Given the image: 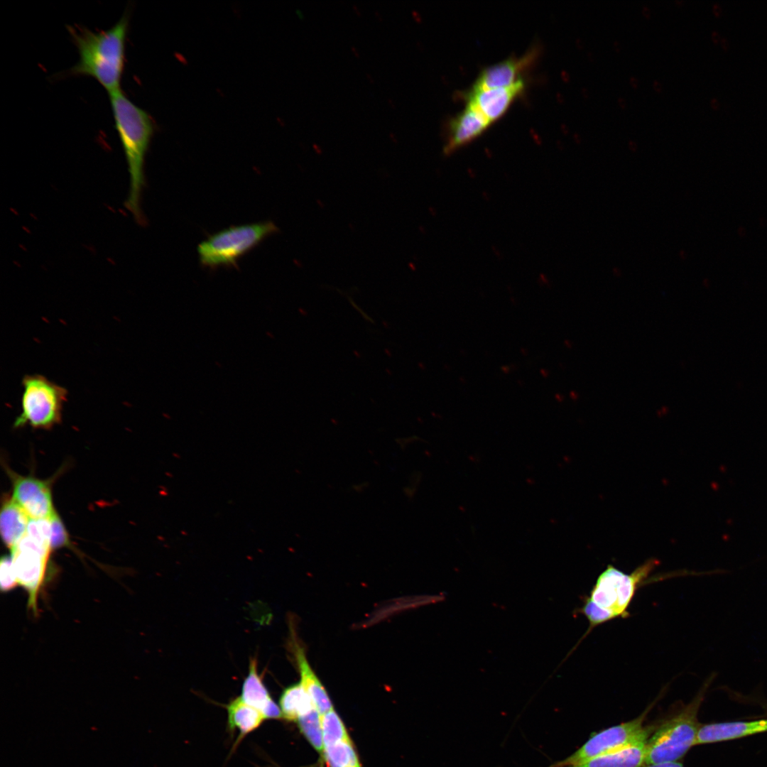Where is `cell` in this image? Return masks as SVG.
<instances>
[{
  "label": "cell",
  "instance_id": "6da1fadb",
  "mask_svg": "<svg viewBox=\"0 0 767 767\" xmlns=\"http://www.w3.org/2000/svg\"><path fill=\"white\" fill-rule=\"evenodd\" d=\"M129 21L128 11L106 30L94 31L85 27L68 26L67 30L79 53V60L68 73L93 77L109 94L121 89Z\"/></svg>",
  "mask_w": 767,
  "mask_h": 767
},
{
  "label": "cell",
  "instance_id": "7a4b0ae2",
  "mask_svg": "<svg viewBox=\"0 0 767 767\" xmlns=\"http://www.w3.org/2000/svg\"><path fill=\"white\" fill-rule=\"evenodd\" d=\"M109 95L115 129L129 175V190L124 205L135 220L143 224L141 196L145 184L144 163L154 131L153 123L150 115L130 100L121 89Z\"/></svg>",
  "mask_w": 767,
  "mask_h": 767
},
{
  "label": "cell",
  "instance_id": "3957f363",
  "mask_svg": "<svg viewBox=\"0 0 767 767\" xmlns=\"http://www.w3.org/2000/svg\"><path fill=\"white\" fill-rule=\"evenodd\" d=\"M709 683L689 704L656 726L647 741L645 765L678 761L695 745L700 726L697 713Z\"/></svg>",
  "mask_w": 767,
  "mask_h": 767
},
{
  "label": "cell",
  "instance_id": "277c9868",
  "mask_svg": "<svg viewBox=\"0 0 767 767\" xmlns=\"http://www.w3.org/2000/svg\"><path fill=\"white\" fill-rule=\"evenodd\" d=\"M278 231L271 221L229 227L199 244L200 262L209 268L236 266L240 258Z\"/></svg>",
  "mask_w": 767,
  "mask_h": 767
},
{
  "label": "cell",
  "instance_id": "5b68a950",
  "mask_svg": "<svg viewBox=\"0 0 767 767\" xmlns=\"http://www.w3.org/2000/svg\"><path fill=\"white\" fill-rule=\"evenodd\" d=\"M658 561L651 558L627 574L609 565L599 575L587 596L596 606L611 618H626L628 609L638 587L642 585Z\"/></svg>",
  "mask_w": 767,
  "mask_h": 767
},
{
  "label": "cell",
  "instance_id": "8992f818",
  "mask_svg": "<svg viewBox=\"0 0 767 767\" xmlns=\"http://www.w3.org/2000/svg\"><path fill=\"white\" fill-rule=\"evenodd\" d=\"M21 413L14 427L28 425L48 429L61 420L66 389L41 375H27L22 381Z\"/></svg>",
  "mask_w": 767,
  "mask_h": 767
},
{
  "label": "cell",
  "instance_id": "52a82bcc",
  "mask_svg": "<svg viewBox=\"0 0 767 767\" xmlns=\"http://www.w3.org/2000/svg\"><path fill=\"white\" fill-rule=\"evenodd\" d=\"M652 706L651 705L641 715L632 720L593 734L573 754L548 767H568L576 765L597 756L622 749L643 738L651 736L656 726L644 727L643 722Z\"/></svg>",
  "mask_w": 767,
  "mask_h": 767
},
{
  "label": "cell",
  "instance_id": "ba28073f",
  "mask_svg": "<svg viewBox=\"0 0 767 767\" xmlns=\"http://www.w3.org/2000/svg\"><path fill=\"white\" fill-rule=\"evenodd\" d=\"M11 551L18 585L28 592V607L35 612L51 548L26 534Z\"/></svg>",
  "mask_w": 767,
  "mask_h": 767
},
{
  "label": "cell",
  "instance_id": "9c48e42d",
  "mask_svg": "<svg viewBox=\"0 0 767 767\" xmlns=\"http://www.w3.org/2000/svg\"><path fill=\"white\" fill-rule=\"evenodd\" d=\"M12 480L13 500L31 519H46L55 511L49 483L30 476L9 472Z\"/></svg>",
  "mask_w": 767,
  "mask_h": 767
},
{
  "label": "cell",
  "instance_id": "30bf717a",
  "mask_svg": "<svg viewBox=\"0 0 767 767\" xmlns=\"http://www.w3.org/2000/svg\"><path fill=\"white\" fill-rule=\"evenodd\" d=\"M526 87L523 79L503 87L472 89L465 98L467 104L479 111L491 124L501 118Z\"/></svg>",
  "mask_w": 767,
  "mask_h": 767
},
{
  "label": "cell",
  "instance_id": "8fae6325",
  "mask_svg": "<svg viewBox=\"0 0 767 767\" xmlns=\"http://www.w3.org/2000/svg\"><path fill=\"white\" fill-rule=\"evenodd\" d=\"M489 121L477 109L467 104L450 122L444 153L450 154L481 136Z\"/></svg>",
  "mask_w": 767,
  "mask_h": 767
},
{
  "label": "cell",
  "instance_id": "7c38bea8",
  "mask_svg": "<svg viewBox=\"0 0 767 767\" xmlns=\"http://www.w3.org/2000/svg\"><path fill=\"white\" fill-rule=\"evenodd\" d=\"M535 50L521 57H510L484 68L470 89H480L510 86L519 80L522 72L533 61Z\"/></svg>",
  "mask_w": 767,
  "mask_h": 767
},
{
  "label": "cell",
  "instance_id": "4fadbf2b",
  "mask_svg": "<svg viewBox=\"0 0 767 767\" xmlns=\"http://www.w3.org/2000/svg\"><path fill=\"white\" fill-rule=\"evenodd\" d=\"M767 731V719L700 725L695 745L729 741Z\"/></svg>",
  "mask_w": 767,
  "mask_h": 767
},
{
  "label": "cell",
  "instance_id": "5bb4252c",
  "mask_svg": "<svg viewBox=\"0 0 767 767\" xmlns=\"http://www.w3.org/2000/svg\"><path fill=\"white\" fill-rule=\"evenodd\" d=\"M240 697L245 703L260 711L266 719L282 717L281 708L271 698L258 673L256 659L250 660L249 673L244 680Z\"/></svg>",
  "mask_w": 767,
  "mask_h": 767
},
{
  "label": "cell",
  "instance_id": "9a60e30c",
  "mask_svg": "<svg viewBox=\"0 0 767 767\" xmlns=\"http://www.w3.org/2000/svg\"><path fill=\"white\" fill-rule=\"evenodd\" d=\"M649 736L622 749L568 767H643Z\"/></svg>",
  "mask_w": 767,
  "mask_h": 767
},
{
  "label": "cell",
  "instance_id": "2e32d148",
  "mask_svg": "<svg viewBox=\"0 0 767 767\" xmlns=\"http://www.w3.org/2000/svg\"><path fill=\"white\" fill-rule=\"evenodd\" d=\"M293 653L300 675V683L310 695L315 709L320 714L333 709L331 700L311 668L302 647L294 643Z\"/></svg>",
  "mask_w": 767,
  "mask_h": 767
},
{
  "label": "cell",
  "instance_id": "e0dca14e",
  "mask_svg": "<svg viewBox=\"0 0 767 767\" xmlns=\"http://www.w3.org/2000/svg\"><path fill=\"white\" fill-rule=\"evenodd\" d=\"M29 517L13 500L4 501L0 515V530L4 544L11 550L26 535Z\"/></svg>",
  "mask_w": 767,
  "mask_h": 767
},
{
  "label": "cell",
  "instance_id": "ac0fdd59",
  "mask_svg": "<svg viewBox=\"0 0 767 767\" xmlns=\"http://www.w3.org/2000/svg\"><path fill=\"white\" fill-rule=\"evenodd\" d=\"M228 728L239 730V739L259 728L266 719L256 708L245 703L241 698L232 700L227 706Z\"/></svg>",
  "mask_w": 767,
  "mask_h": 767
},
{
  "label": "cell",
  "instance_id": "d6986e66",
  "mask_svg": "<svg viewBox=\"0 0 767 767\" xmlns=\"http://www.w3.org/2000/svg\"><path fill=\"white\" fill-rule=\"evenodd\" d=\"M279 704L282 717L290 721H297L315 709L300 682L283 690Z\"/></svg>",
  "mask_w": 767,
  "mask_h": 767
},
{
  "label": "cell",
  "instance_id": "ffe728a7",
  "mask_svg": "<svg viewBox=\"0 0 767 767\" xmlns=\"http://www.w3.org/2000/svg\"><path fill=\"white\" fill-rule=\"evenodd\" d=\"M323 757L330 767H361L350 739L325 746Z\"/></svg>",
  "mask_w": 767,
  "mask_h": 767
},
{
  "label": "cell",
  "instance_id": "44dd1931",
  "mask_svg": "<svg viewBox=\"0 0 767 767\" xmlns=\"http://www.w3.org/2000/svg\"><path fill=\"white\" fill-rule=\"evenodd\" d=\"M320 722L324 748L350 739L342 721L334 709L320 714Z\"/></svg>",
  "mask_w": 767,
  "mask_h": 767
},
{
  "label": "cell",
  "instance_id": "7402d4cb",
  "mask_svg": "<svg viewBox=\"0 0 767 767\" xmlns=\"http://www.w3.org/2000/svg\"><path fill=\"white\" fill-rule=\"evenodd\" d=\"M301 733L314 749L323 756L324 744L320 722V714L316 709L299 718L297 721Z\"/></svg>",
  "mask_w": 767,
  "mask_h": 767
},
{
  "label": "cell",
  "instance_id": "603a6c76",
  "mask_svg": "<svg viewBox=\"0 0 767 767\" xmlns=\"http://www.w3.org/2000/svg\"><path fill=\"white\" fill-rule=\"evenodd\" d=\"M0 585L2 592H9L18 585L12 558L4 556L0 562Z\"/></svg>",
  "mask_w": 767,
  "mask_h": 767
},
{
  "label": "cell",
  "instance_id": "cb8c5ba5",
  "mask_svg": "<svg viewBox=\"0 0 767 767\" xmlns=\"http://www.w3.org/2000/svg\"><path fill=\"white\" fill-rule=\"evenodd\" d=\"M50 543L51 549L61 548L68 544V536L60 518L55 513L49 518Z\"/></svg>",
  "mask_w": 767,
  "mask_h": 767
},
{
  "label": "cell",
  "instance_id": "d4e9b609",
  "mask_svg": "<svg viewBox=\"0 0 767 767\" xmlns=\"http://www.w3.org/2000/svg\"><path fill=\"white\" fill-rule=\"evenodd\" d=\"M643 767H683V765L680 762L671 761L644 765Z\"/></svg>",
  "mask_w": 767,
  "mask_h": 767
},
{
  "label": "cell",
  "instance_id": "484cf974",
  "mask_svg": "<svg viewBox=\"0 0 767 767\" xmlns=\"http://www.w3.org/2000/svg\"><path fill=\"white\" fill-rule=\"evenodd\" d=\"M641 11H642V14L643 15L644 17H646L647 18H649L651 17V11L650 8L648 6H646V5L643 6Z\"/></svg>",
  "mask_w": 767,
  "mask_h": 767
},
{
  "label": "cell",
  "instance_id": "4316f807",
  "mask_svg": "<svg viewBox=\"0 0 767 767\" xmlns=\"http://www.w3.org/2000/svg\"><path fill=\"white\" fill-rule=\"evenodd\" d=\"M653 87L658 92H660L662 91V89H663L662 84L658 80H653Z\"/></svg>",
  "mask_w": 767,
  "mask_h": 767
},
{
  "label": "cell",
  "instance_id": "83f0119b",
  "mask_svg": "<svg viewBox=\"0 0 767 767\" xmlns=\"http://www.w3.org/2000/svg\"><path fill=\"white\" fill-rule=\"evenodd\" d=\"M617 103L621 109H625L626 107V101L625 98L621 96L617 98Z\"/></svg>",
  "mask_w": 767,
  "mask_h": 767
},
{
  "label": "cell",
  "instance_id": "f1b7e54d",
  "mask_svg": "<svg viewBox=\"0 0 767 767\" xmlns=\"http://www.w3.org/2000/svg\"><path fill=\"white\" fill-rule=\"evenodd\" d=\"M629 82L633 88H637L638 86V80L635 76L630 77Z\"/></svg>",
  "mask_w": 767,
  "mask_h": 767
},
{
  "label": "cell",
  "instance_id": "f546056e",
  "mask_svg": "<svg viewBox=\"0 0 767 767\" xmlns=\"http://www.w3.org/2000/svg\"><path fill=\"white\" fill-rule=\"evenodd\" d=\"M613 48L616 52L619 53L621 49V45L619 40L615 39L613 41Z\"/></svg>",
  "mask_w": 767,
  "mask_h": 767
},
{
  "label": "cell",
  "instance_id": "4dcf8cb0",
  "mask_svg": "<svg viewBox=\"0 0 767 767\" xmlns=\"http://www.w3.org/2000/svg\"><path fill=\"white\" fill-rule=\"evenodd\" d=\"M713 11L717 16L719 15V13H721V7L719 6V4H714V6H713Z\"/></svg>",
  "mask_w": 767,
  "mask_h": 767
},
{
  "label": "cell",
  "instance_id": "1f68e13d",
  "mask_svg": "<svg viewBox=\"0 0 767 767\" xmlns=\"http://www.w3.org/2000/svg\"><path fill=\"white\" fill-rule=\"evenodd\" d=\"M629 146L633 151H635L637 148L636 143L634 141H632V140L629 141Z\"/></svg>",
  "mask_w": 767,
  "mask_h": 767
},
{
  "label": "cell",
  "instance_id": "d6a6232c",
  "mask_svg": "<svg viewBox=\"0 0 767 767\" xmlns=\"http://www.w3.org/2000/svg\"><path fill=\"white\" fill-rule=\"evenodd\" d=\"M581 90H582V95H583V96H584V97L585 98H589V92L588 89H587V87H582Z\"/></svg>",
  "mask_w": 767,
  "mask_h": 767
},
{
  "label": "cell",
  "instance_id": "836d02e7",
  "mask_svg": "<svg viewBox=\"0 0 767 767\" xmlns=\"http://www.w3.org/2000/svg\"><path fill=\"white\" fill-rule=\"evenodd\" d=\"M712 39L714 42H717L718 40L719 39V33L717 31L712 32Z\"/></svg>",
  "mask_w": 767,
  "mask_h": 767
},
{
  "label": "cell",
  "instance_id": "e575fe53",
  "mask_svg": "<svg viewBox=\"0 0 767 767\" xmlns=\"http://www.w3.org/2000/svg\"><path fill=\"white\" fill-rule=\"evenodd\" d=\"M577 46L579 48H583V46H584V43H583V41H582V40L581 38H577Z\"/></svg>",
  "mask_w": 767,
  "mask_h": 767
},
{
  "label": "cell",
  "instance_id": "d590c367",
  "mask_svg": "<svg viewBox=\"0 0 767 767\" xmlns=\"http://www.w3.org/2000/svg\"><path fill=\"white\" fill-rule=\"evenodd\" d=\"M587 56L588 59H589V60L590 61H593V60H594V55H593V53H592L591 51H588V52L587 53Z\"/></svg>",
  "mask_w": 767,
  "mask_h": 767
},
{
  "label": "cell",
  "instance_id": "8d00e7d4",
  "mask_svg": "<svg viewBox=\"0 0 767 767\" xmlns=\"http://www.w3.org/2000/svg\"><path fill=\"white\" fill-rule=\"evenodd\" d=\"M714 104H716V106H717V107H719V102H718L717 99H712V101H711V106H712V107H713V106H714Z\"/></svg>",
  "mask_w": 767,
  "mask_h": 767
},
{
  "label": "cell",
  "instance_id": "74e56055",
  "mask_svg": "<svg viewBox=\"0 0 767 767\" xmlns=\"http://www.w3.org/2000/svg\"><path fill=\"white\" fill-rule=\"evenodd\" d=\"M722 45H723L724 47H727L728 46V43H727V40L726 39L724 38L722 40Z\"/></svg>",
  "mask_w": 767,
  "mask_h": 767
},
{
  "label": "cell",
  "instance_id": "f35d334b",
  "mask_svg": "<svg viewBox=\"0 0 767 767\" xmlns=\"http://www.w3.org/2000/svg\"><path fill=\"white\" fill-rule=\"evenodd\" d=\"M683 2H684V1H682V0H675V4H677V5H678V6H680V5L682 4H683Z\"/></svg>",
  "mask_w": 767,
  "mask_h": 767
}]
</instances>
